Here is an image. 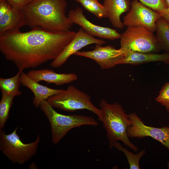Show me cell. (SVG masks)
<instances>
[{"mask_svg": "<svg viewBox=\"0 0 169 169\" xmlns=\"http://www.w3.org/2000/svg\"><path fill=\"white\" fill-rule=\"evenodd\" d=\"M47 100L53 107L64 111L73 112L85 109L95 113L99 121L102 118L101 110L92 103L90 96L73 85L69 86Z\"/></svg>", "mask_w": 169, "mask_h": 169, "instance_id": "cell-6", "label": "cell"}, {"mask_svg": "<svg viewBox=\"0 0 169 169\" xmlns=\"http://www.w3.org/2000/svg\"><path fill=\"white\" fill-rule=\"evenodd\" d=\"M26 25L22 10L12 6L3 16L0 18V35L7 32L19 30Z\"/></svg>", "mask_w": 169, "mask_h": 169, "instance_id": "cell-16", "label": "cell"}, {"mask_svg": "<svg viewBox=\"0 0 169 169\" xmlns=\"http://www.w3.org/2000/svg\"><path fill=\"white\" fill-rule=\"evenodd\" d=\"M68 17L74 24L81 27L90 35L101 38L114 40L120 38L121 34L114 29L96 25L89 21L83 14L80 7L69 12Z\"/></svg>", "mask_w": 169, "mask_h": 169, "instance_id": "cell-11", "label": "cell"}, {"mask_svg": "<svg viewBox=\"0 0 169 169\" xmlns=\"http://www.w3.org/2000/svg\"><path fill=\"white\" fill-rule=\"evenodd\" d=\"M76 32L53 31L36 27L0 35V50L19 70L36 68L55 59L75 36Z\"/></svg>", "mask_w": 169, "mask_h": 169, "instance_id": "cell-1", "label": "cell"}, {"mask_svg": "<svg viewBox=\"0 0 169 169\" xmlns=\"http://www.w3.org/2000/svg\"><path fill=\"white\" fill-rule=\"evenodd\" d=\"M160 17L157 12L133 0L129 11L123 17V23L127 27H143L154 33L156 31V22Z\"/></svg>", "mask_w": 169, "mask_h": 169, "instance_id": "cell-9", "label": "cell"}, {"mask_svg": "<svg viewBox=\"0 0 169 169\" xmlns=\"http://www.w3.org/2000/svg\"><path fill=\"white\" fill-rule=\"evenodd\" d=\"M120 39V48L126 52L154 53L162 49L153 33L144 27H127Z\"/></svg>", "mask_w": 169, "mask_h": 169, "instance_id": "cell-7", "label": "cell"}, {"mask_svg": "<svg viewBox=\"0 0 169 169\" xmlns=\"http://www.w3.org/2000/svg\"><path fill=\"white\" fill-rule=\"evenodd\" d=\"M167 8H169V0H165Z\"/></svg>", "mask_w": 169, "mask_h": 169, "instance_id": "cell-27", "label": "cell"}, {"mask_svg": "<svg viewBox=\"0 0 169 169\" xmlns=\"http://www.w3.org/2000/svg\"><path fill=\"white\" fill-rule=\"evenodd\" d=\"M156 39L162 49L169 53V23L160 17L156 23Z\"/></svg>", "mask_w": 169, "mask_h": 169, "instance_id": "cell-19", "label": "cell"}, {"mask_svg": "<svg viewBox=\"0 0 169 169\" xmlns=\"http://www.w3.org/2000/svg\"><path fill=\"white\" fill-rule=\"evenodd\" d=\"M21 84L29 89L33 93L34 97L33 104L36 108L40 107L44 100L49 98L61 92L63 89H54L43 85L30 78L22 71L20 75Z\"/></svg>", "mask_w": 169, "mask_h": 169, "instance_id": "cell-13", "label": "cell"}, {"mask_svg": "<svg viewBox=\"0 0 169 169\" xmlns=\"http://www.w3.org/2000/svg\"><path fill=\"white\" fill-rule=\"evenodd\" d=\"M67 6L65 0H32L22 10L31 28L67 31L74 24L66 15Z\"/></svg>", "mask_w": 169, "mask_h": 169, "instance_id": "cell-2", "label": "cell"}, {"mask_svg": "<svg viewBox=\"0 0 169 169\" xmlns=\"http://www.w3.org/2000/svg\"><path fill=\"white\" fill-rule=\"evenodd\" d=\"M23 71L19 70L14 76L9 78H0V88L2 94L15 97L21 95L19 90L21 84L20 75Z\"/></svg>", "mask_w": 169, "mask_h": 169, "instance_id": "cell-18", "label": "cell"}, {"mask_svg": "<svg viewBox=\"0 0 169 169\" xmlns=\"http://www.w3.org/2000/svg\"><path fill=\"white\" fill-rule=\"evenodd\" d=\"M107 16L113 26L119 29L124 27L120 20L121 15L129 10L131 3L129 0H103Z\"/></svg>", "mask_w": 169, "mask_h": 169, "instance_id": "cell-15", "label": "cell"}, {"mask_svg": "<svg viewBox=\"0 0 169 169\" xmlns=\"http://www.w3.org/2000/svg\"><path fill=\"white\" fill-rule=\"evenodd\" d=\"M105 43L104 40L94 38L80 28L76 32L74 38L61 54L53 60L50 65L54 68L59 67L71 55H74L82 48L91 44L102 45Z\"/></svg>", "mask_w": 169, "mask_h": 169, "instance_id": "cell-12", "label": "cell"}, {"mask_svg": "<svg viewBox=\"0 0 169 169\" xmlns=\"http://www.w3.org/2000/svg\"><path fill=\"white\" fill-rule=\"evenodd\" d=\"M157 12L161 17L165 19L169 23V8H166Z\"/></svg>", "mask_w": 169, "mask_h": 169, "instance_id": "cell-26", "label": "cell"}, {"mask_svg": "<svg viewBox=\"0 0 169 169\" xmlns=\"http://www.w3.org/2000/svg\"><path fill=\"white\" fill-rule=\"evenodd\" d=\"M96 44L94 49L89 51H78L74 55L94 60L102 69L113 68L122 64L125 51L120 48L116 49L111 45L102 46Z\"/></svg>", "mask_w": 169, "mask_h": 169, "instance_id": "cell-8", "label": "cell"}, {"mask_svg": "<svg viewBox=\"0 0 169 169\" xmlns=\"http://www.w3.org/2000/svg\"><path fill=\"white\" fill-rule=\"evenodd\" d=\"M98 0V1L99 0Z\"/></svg>", "mask_w": 169, "mask_h": 169, "instance_id": "cell-29", "label": "cell"}, {"mask_svg": "<svg viewBox=\"0 0 169 169\" xmlns=\"http://www.w3.org/2000/svg\"><path fill=\"white\" fill-rule=\"evenodd\" d=\"M131 121L127 130L128 137L141 138L149 136L160 142L169 151V126L161 128L146 125L135 112L128 115Z\"/></svg>", "mask_w": 169, "mask_h": 169, "instance_id": "cell-10", "label": "cell"}, {"mask_svg": "<svg viewBox=\"0 0 169 169\" xmlns=\"http://www.w3.org/2000/svg\"><path fill=\"white\" fill-rule=\"evenodd\" d=\"M156 100L169 110V82L166 83L159 92Z\"/></svg>", "mask_w": 169, "mask_h": 169, "instance_id": "cell-23", "label": "cell"}, {"mask_svg": "<svg viewBox=\"0 0 169 169\" xmlns=\"http://www.w3.org/2000/svg\"><path fill=\"white\" fill-rule=\"evenodd\" d=\"M27 74L37 82L44 81L47 84L54 83L57 85L70 83L78 79L74 73L59 74L48 69L31 70Z\"/></svg>", "mask_w": 169, "mask_h": 169, "instance_id": "cell-14", "label": "cell"}, {"mask_svg": "<svg viewBox=\"0 0 169 169\" xmlns=\"http://www.w3.org/2000/svg\"><path fill=\"white\" fill-rule=\"evenodd\" d=\"M16 128L11 133L7 134L0 130V150L13 163L23 164L29 160L36 153L40 141L39 135L33 142L25 143L20 140Z\"/></svg>", "mask_w": 169, "mask_h": 169, "instance_id": "cell-5", "label": "cell"}, {"mask_svg": "<svg viewBox=\"0 0 169 169\" xmlns=\"http://www.w3.org/2000/svg\"><path fill=\"white\" fill-rule=\"evenodd\" d=\"M0 102V130L4 128L9 116V111L14 97L2 94Z\"/></svg>", "mask_w": 169, "mask_h": 169, "instance_id": "cell-22", "label": "cell"}, {"mask_svg": "<svg viewBox=\"0 0 169 169\" xmlns=\"http://www.w3.org/2000/svg\"><path fill=\"white\" fill-rule=\"evenodd\" d=\"M168 113H169V110L168 111Z\"/></svg>", "mask_w": 169, "mask_h": 169, "instance_id": "cell-28", "label": "cell"}, {"mask_svg": "<svg viewBox=\"0 0 169 169\" xmlns=\"http://www.w3.org/2000/svg\"><path fill=\"white\" fill-rule=\"evenodd\" d=\"M13 7L21 10L22 9L32 0H6Z\"/></svg>", "mask_w": 169, "mask_h": 169, "instance_id": "cell-25", "label": "cell"}, {"mask_svg": "<svg viewBox=\"0 0 169 169\" xmlns=\"http://www.w3.org/2000/svg\"><path fill=\"white\" fill-rule=\"evenodd\" d=\"M79 3L86 10L94 15L97 18L107 17L103 5L97 0H74Z\"/></svg>", "mask_w": 169, "mask_h": 169, "instance_id": "cell-20", "label": "cell"}, {"mask_svg": "<svg viewBox=\"0 0 169 169\" xmlns=\"http://www.w3.org/2000/svg\"><path fill=\"white\" fill-rule=\"evenodd\" d=\"M162 62L169 64V53L157 54L153 53H138L126 52L123 64L132 65L153 62Z\"/></svg>", "mask_w": 169, "mask_h": 169, "instance_id": "cell-17", "label": "cell"}, {"mask_svg": "<svg viewBox=\"0 0 169 169\" xmlns=\"http://www.w3.org/2000/svg\"><path fill=\"white\" fill-rule=\"evenodd\" d=\"M40 108L49 122L52 141L54 144H57L72 129L83 125L97 126L98 125L97 121L91 116L59 114L47 100L42 102Z\"/></svg>", "mask_w": 169, "mask_h": 169, "instance_id": "cell-4", "label": "cell"}, {"mask_svg": "<svg viewBox=\"0 0 169 169\" xmlns=\"http://www.w3.org/2000/svg\"><path fill=\"white\" fill-rule=\"evenodd\" d=\"M114 147L124 154L129 165L130 169H140L139 161L141 158L146 154L145 150H142L138 153L134 154L126 148L123 147L118 141L115 144Z\"/></svg>", "mask_w": 169, "mask_h": 169, "instance_id": "cell-21", "label": "cell"}, {"mask_svg": "<svg viewBox=\"0 0 169 169\" xmlns=\"http://www.w3.org/2000/svg\"><path fill=\"white\" fill-rule=\"evenodd\" d=\"M146 6L158 12L167 8L165 0H138Z\"/></svg>", "mask_w": 169, "mask_h": 169, "instance_id": "cell-24", "label": "cell"}, {"mask_svg": "<svg viewBox=\"0 0 169 169\" xmlns=\"http://www.w3.org/2000/svg\"><path fill=\"white\" fill-rule=\"evenodd\" d=\"M99 106L102 114L100 121L103 123L106 131L109 149L112 148L116 142L120 141L137 152L138 148L130 141L127 134V128L131 125V120L121 105L117 102L110 104L102 99Z\"/></svg>", "mask_w": 169, "mask_h": 169, "instance_id": "cell-3", "label": "cell"}]
</instances>
